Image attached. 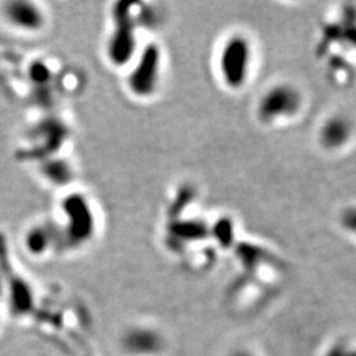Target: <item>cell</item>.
I'll return each instance as SVG.
<instances>
[{
    "label": "cell",
    "mask_w": 356,
    "mask_h": 356,
    "mask_svg": "<svg viewBox=\"0 0 356 356\" xmlns=\"http://www.w3.org/2000/svg\"><path fill=\"white\" fill-rule=\"evenodd\" d=\"M10 16L15 23L26 28L38 26L40 23L38 13L29 4H13L10 10Z\"/></svg>",
    "instance_id": "cell-5"
},
{
    "label": "cell",
    "mask_w": 356,
    "mask_h": 356,
    "mask_svg": "<svg viewBox=\"0 0 356 356\" xmlns=\"http://www.w3.org/2000/svg\"><path fill=\"white\" fill-rule=\"evenodd\" d=\"M353 136L354 126L344 115H331L319 128V144L327 151L342 149L351 141Z\"/></svg>",
    "instance_id": "cell-3"
},
{
    "label": "cell",
    "mask_w": 356,
    "mask_h": 356,
    "mask_svg": "<svg viewBox=\"0 0 356 356\" xmlns=\"http://www.w3.org/2000/svg\"><path fill=\"white\" fill-rule=\"evenodd\" d=\"M339 222L346 232L356 236V206H348L343 209L339 216Z\"/></svg>",
    "instance_id": "cell-6"
},
{
    "label": "cell",
    "mask_w": 356,
    "mask_h": 356,
    "mask_svg": "<svg viewBox=\"0 0 356 356\" xmlns=\"http://www.w3.org/2000/svg\"><path fill=\"white\" fill-rule=\"evenodd\" d=\"M254 60L250 38L243 33H232L223 41L216 58L218 73L229 90H241L247 85Z\"/></svg>",
    "instance_id": "cell-1"
},
{
    "label": "cell",
    "mask_w": 356,
    "mask_h": 356,
    "mask_svg": "<svg viewBox=\"0 0 356 356\" xmlns=\"http://www.w3.org/2000/svg\"><path fill=\"white\" fill-rule=\"evenodd\" d=\"M159 338L147 329H131L123 337L124 350L134 355H148L159 348Z\"/></svg>",
    "instance_id": "cell-4"
},
{
    "label": "cell",
    "mask_w": 356,
    "mask_h": 356,
    "mask_svg": "<svg viewBox=\"0 0 356 356\" xmlns=\"http://www.w3.org/2000/svg\"><path fill=\"white\" fill-rule=\"evenodd\" d=\"M302 94L291 83H276L268 88L256 104V115L261 123L273 124L288 120L300 113Z\"/></svg>",
    "instance_id": "cell-2"
}]
</instances>
